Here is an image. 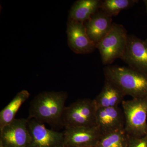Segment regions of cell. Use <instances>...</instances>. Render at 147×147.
Wrapping results in <instances>:
<instances>
[{
	"mask_svg": "<svg viewBox=\"0 0 147 147\" xmlns=\"http://www.w3.org/2000/svg\"><path fill=\"white\" fill-rule=\"evenodd\" d=\"M97 108L94 99H79L66 107L62 117L63 127L96 126Z\"/></svg>",
	"mask_w": 147,
	"mask_h": 147,
	"instance_id": "277c9868",
	"label": "cell"
},
{
	"mask_svg": "<svg viewBox=\"0 0 147 147\" xmlns=\"http://www.w3.org/2000/svg\"><path fill=\"white\" fill-rule=\"evenodd\" d=\"M129 136L125 129L100 134L97 147H127Z\"/></svg>",
	"mask_w": 147,
	"mask_h": 147,
	"instance_id": "2e32d148",
	"label": "cell"
},
{
	"mask_svg": "<svg viewBox=\"0 0 147 147\" xmlns=\"http://www.w3.org/2000/svg\"><path fill=\"white\" fill-rule=\"evenodd\" d=\"M105 79L124 95L133 98H147V75L129 67L108 65L104 68Z\"/></svg>",
	"mask_w": 147,
	"mask_h": 147,
	"instance_id": "7a4b0ae2",
	"label": "cell"
},
{
	"mask_svg": "<svg viewBox=\"0 0 147 147\" xmlns=\"http://www.w3.org/2000/svg\"><path fill=\"white\" fill-rule=\"evenodd\" d=\"M28 126L31 141L29 147H63V132L48 129L44 124L34 119H28Z\"/></svg>",
	"mask_w": 147,
	"mask_h": 147,
	"instance_id": "52a82bcc",
	"label": "cell"
},
{
	"mask_svg": "<svg viewBox=\"0 0 147 147\" xmlns=\"http://www.w3.org/2000/svg\"><path fill=\"white\" fill-rule=\"evenodd\" d=\"M66 32L69 47L74 53L89 54L96 48V45L88 35L83 23L68 20Z\"/></svg>",
	"mask_w": 147,
	"mask_h": 147,
	"instance_id": "9c48e42d",
	"label": "cell"
},
{
	"mask_svg": "<svg viewBox=\"0 0 147 147\" xmlns=\"http://www.w3.org/2000/svg\"><path fill=\"white\" fill-rule=\"evenodd\" d=\"M143 2L144 3L145 6H146V13L147 14V0H144Z\"/></svg>",
	"mask_w": 147,
	"mask_h": 147,
	"instance_id": "d6986e66",
	"label": "cell"
},
{
	"mask_svg": "<svg viewBox=\"0 0 147 147\" xmlns=\"http://www.w3.org/2000/svg\"><path fill=\"white\" fill-rule=\"evenodd\" d=\"M67 97L68 94L63 91L38 94L30 102L28 119L48 124L53 129L62 128L63 115Z\"/></svg>",
	"mask_w": 147,
	"mask_h": 147,
	"instance_id": "6da1fadb",
	"label": "cell"
},
{
	"mask_svg": "<svg viewBox=\"0 0 147 147\" xmlns=\"http://www.w3.org/2000/svg\"><path fill=\"white\" fill-rule=\"evenodd\" d=\"M30 96L27 90L18 92L9 103L0 112V129L13 121L15 119L16 113L21 105Z\"/></svg>",
	"mask_w": 147,
	"mask_h": 147,
	"instance_id": "9a60e30c",
	"label": "cell"
},
{
	"mask_svg": "<svg viewBox=\"0 0 147 147\" xmlns=\"http://www.w3.org/2000/svg\"><path fill=\"white\" fill-rule=\"evenodd\" d=\"M125 119V130L130 137L147 134V98H132L122 103Z\"/></svg>",
	"mask_w": 147,
	"mask_h": 147,
	"instance_id": "5b68a950",
	"label": "cell"
},
{
	"mask_svg": "<svg viewBox=\"0 0 147 147\" xmlns=\"http://www.w3.org/2000/svg\"><path fill=\"white\" fill-rule=\"evenodd\" d=\"M113 23L112 16L99 9L84 25L90 39L96 45L110 31Z\"/></svg>",
	"mask_w": 147,
	"mask_h": 147,
	"instance_id": "7c38bea8",
	"label": "cell"
},
{
	"mask_svg": "<svg viewBox=\"0 0 147 147\" xmlns=\"http://www.w3.org/2000/svg\"><path fill=\"white\" fill-rule=\"evenodd\" d=\"M128 67L147 75V39L128 35L125 50L121 58Z\"/></svg>",
	"mask_w": 147,
	"mask_h": 147,
	"instance_id": "ba28073f",
	"label": "cell"
},
{
	"mask_svg": "<svg viewBox=\"0 0 147 147\" xmlns=\"http://www.w3.org/2000/svg\"><path fill=\"white\" fill-rule=\"evenodd\" d=\"M28 119H15L0 129V147H29Z\"/></svg>",
	"mask_w": 147,
	"mask_h": 147,
	"instance_id": "8992f818",
	"label": "cell"
},
{
	"mask_svg": "<svg viewBox=\"0 0 147 147\" xmlns=\"http://www.w3.org/2000/svg\"><path fill=\"white\" fill-rule=\"evenodd\" d=\"M84 147H97L96 146V145H95V146H86Z\"/></svg>",
	"mask_w": 147,
	"mask_h": 147,
	"instance_id": "ffe728a7",
	"label": "cell"
},
{
	"mask_svg": "<svg viewBox=\"0 0 147 147\" xmlns=\"http://www.w3.org/2000/svg\"><path fill=\"white\" fill-rule=\"evenodd\" d=\"M139 1L137 0H103L101 1L99 9L113 17L117 16L122 10L130 8Z\"/></svg>",
	"mask_w": 147,
	"mask_h": 147,
	"instance_id": "e0dca14e",
	"label": "cell"
},
{
	"mask_svg": "<svg viewBox=\"0 0 147 147\" xmlns=\"http://www.w3.org/2000/svg\"><path fill=\"white\" fill-rule=\"evenodd\" d=\"M96 125L100 134L125 129V119L122 109L119 106L97 109Z\"/></svg>",
	"mask_w": 147,
	"mask_h": 147,
	"instance_id": "8fae6325",
	"label": "cell"
},
{
	"mask_svg": "<svg viewBox=\"0 0 147 147\" xmlns=\"http://www.w3.org/2000/svg\"><path fill=\"white\" fill-rule=\"evenodd\" d=\"M124 96L114 84L105 79L102 89L94 100L97 109L117 107L122 103Z\"/></svg>",
	"mask_w": 147,
	"mask_h": 147,
	"instance_id": "5bb4252c",
	"label": "cell"
},
{
	"mask_svg": "<svg viewBox=\"0 0 147 147\" xmlns=\"http://www.w3.org/2000/svg\"><path fill=\"white\" fill-rule=\"evenodd\" d=\"M100 0H79L76 1L69 11L68 20L86 23L100 9Z\"/></svg>",
	"mask_w": 147,
	"mask_h": 147,
	"instance_id": "4fadbf2b",
	"label": "cell"
},
{
	"mask_svg": "<svg viewBox=\"0 0 147 147\" xmlns=\"http://www.w3.org/2000/svg\"><path fill=\"white\" fill-rule=\"evenodd\" d=\"M127 147H147V134L142 138L129 136Z\"/></svg>",
	"mask_w": 147,
	"mask_h": 147,
	"instance_id": "ac0fdd59",
	"label": "cell"
},
{
	"mask_svg": "<svg viewBox=\"0 0 147 147\" xmlns=\"http://www.w3.org/2000/svg\"><path fill=\"white\" fill-rule=\"evenodd\" d=\"M63 147H69L65 146H63Z\"/></svg>",
	"mask_w": 147,
	"mask_h": 147,
	"instance_id": "44dd1931",
	"label": "cell"
},
{
	"mask_svg": "<svg viewBox=\"0 0 147 147\" xmlns=\"http://www.w3.org/2000/svg\"><path fill=\"white\" fill-rule=\"evenodd\" d=\"M127 32L123 26L113 23L109 32L98 43L102 63L110 65L122 57L127 42Z\"/></svg>",
	"mask_w": 147,
	"mask_h": 147,
	"instance_id": "3957f363",
	"label": "cell"
},
{
	"mask_svg": "<svg viewBox=\"0 0 147 147\" xmlns=\"http://www.w3.org/2000/svg\"><path fill=\"white\" fill-rule=\"evenodd\" d=\"M63 133L64 146L69 147L95 146L101 134L96 125L65 128Z\"/></svg>",
	"mask_w": 147,
	"mask_h": 147,
	"instance_id": "30bf717a",
	"label": "cell"
}]
</instances>
